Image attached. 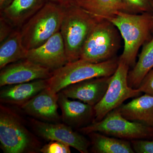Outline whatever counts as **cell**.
Returning a JSON list of instances; mask_svg holds the SVG:
<instances>
[{"instance_id": "obj_1", "label": "cell", "mask_w": 153, "mask_h": 153, "mask_svg": "<svg viewBox=\"0 0 153 153\" xmlns=\"http://www.w3.org/2000/svg\"><path fill=\"white\" fill-rule=\"evenodd\" d=\"M105 19L117 27L123 39L124 46L122 54L119 57L120 62L133 68L136 63L140 48L152 38V13L132 14L120 11Z\"/></svg>"}, {"instance_id": "obj_2", "label": "cell", "mask_w": 153, "mask_h": 153, "mask_svg": "<svg viewBox=\"0 0 153 153\" xmlns=\"http://www.w3.org/2000/svg\"><path fill=\"white\" fill-rule=\"evenodd\" d=\"M64 7L60 32L68 62H71L80 59L82 48L91 32L101 19L94 16L73 4Z\"/></svg>"}, {"instance_id": "obj_3", "label": "cell", "mask_w": 153, "mask_h": 153, "mask_svg": "<svg viewBox=\"0 0 153 153\" xmlns=\"http://www.w3.org/2000/svg\"><path fill=\"white\" fill-rule=\"evenodd\" d=\"M64 11V6L47 1L20 29L25 48H37L60 32Z\"/></svg>"}, {"instance_id": "obj_4", "label": "cell", "mask_w": 153, "mask_h": 153, "mask_svg": "<svg viewBox=\"0 0 153 153\" xmlns=\"http://www.w3.org/2000/svg\"><path fill=\"white\" fill-rule=\"evenodd\" d=\"M119 61L117 56L99 63L81 59L68 62L52 71V76L47 79L48 87L52 92L57 93L68 85L85 79L111 76L118 66Z\"/></svg>"}, {"instance_id": "obj_5", "label": "cell", "mask_w": 153, "mask_h": 153, "mask_svg": "<svg viewBox=\"0 0 153 153\" xmlns=\"http://www.w3.org/2000/svg\"><path fill=\"white\" fill-rule=\"evenodd\" d=\"M0 143L5 153L40 152L38 140L26 127L20 117L7 107L0 108Z\"/></svg>"}, {"instance_id": "obj_6", "label": "cell", "mask_w": 153, "mask_h": 153, "mask_svg": "<svg viewBox=\"0 0 153 153\" xmlns=\"http://www.w3.org/2000/svg\"><path fill=\"white\" fill-rule=\"evenodd\" d=\"M121 36L111 22L101 19L88 38L80 59L91 63H99L117 57L121 45Z\"/></svg>"}, {"instance_id": "obj_7", "label": "cell", "mask_w": 153, "mask_h": 153, "mask_svg": "<svg viewBox=\"0 0 153 153\" xmlns=\"http://www.w3.org/2000/svg\"><path fill=\"white\" fill-rule=\"evenodd\" d=\"M78 130L83 134L97 132L127 140L153 139L152 127L128 120L118 108L108 113L102 120L93 122Z\"/></svg>"}, {"instance_id": "obj_8", "label": "cell", "mask_w": 153, "mask_h": 153, "mask_svg": "<svg viewBox=\"0 0 153 153\" xmlns=\"http://www.w3.org/2000/svg\"><path fill=\"white\" fill-rule=\"evenodd\" d=\"M129 67L126 63L119 61L118 66L111 77L109 86L106 93L97 104L94 106V120H102L108 113L120 106L128 99L139 96L137 89L128 85V75Z\"/></svg>"}, {"instance_id": "obj_9", "label": "cell", "mask_w": 153, "mask_h": 153, "mask_svg": "<svg viewBox=\"0 0 153 153\" xmlns=\"http://www.w3.org/2000/svg\"><path fill=\"white\" fill-rule=\"evenodd\" d=\"M30 122L33 131L43 139L64 143L81 153L88 152L90 141L83 135L74 131L70 126L66 124L46 122L35 119H31Z\"/></svg>"}, {"instance_id": "obj_10", "label": "cell", "mask_w": 153, "mask_h": 153, "mask_svg": "<svg viewBox=\"0 0 153 153\" xmlns=\"http://www.w3.org/2000/svg\"><path fill=\"white\" fill-rule=\"evenodd\" d=\"M26 59L52 72L68 63L60 32L55 34L41 46L28 50Z\"/></svg>"}, {"instance_id": "obj_11", "label": "cell", "mask_w": 153, "mask_h": 153, "mask_svg": "<svg viewBox=\"0 0 153 153\" xmlns=\"http://www.w3.org/2000/svg\"><path fill=\"white\" fill-rule=\"evenodd\" d=\"M52 75L49 69L27 59L11 63L1 69L0 86L14 85L41 79H48Z\"/></svg>"}, {"instance_id": "obj_12", "label": "cell", "mask_w": 153, "mask_h": 153, "mask_svg": "<svg viewBox=\"0 0 153 153\" xmlns=\"http://www.w3.org/2000/svg\"><path fill=\"white\" fill-rule=\"evenodd\" d=\"M111 76L95 77L68 85L61 90L68 98L94 106L106 93Z\"/></svg>"}, {"instance_id": "obj_13", "label": "cell", "mask_w": 153, "mask_h": 153, "mask_svg": "<svg viewBox=\"0 0 153 153\" xmlns=\"http://www.w3.org/2000/svg\"><path fill=\"white\" fill-rule=\"evenodd\" d=\"M58 94L47 87L27 102L21 107L24 112L42 121L56 123L60 120Z\"/></svg>"}, {"instance_id": "obj_14", "label": "cell", "mask_w": 153, "mask_h": 153, "mask_svg": "<svg viewBox=\"0 0 153 153\" xmlns=\"http://www.w3.org/2000/svg\"><path fill=\"white\" fill-rule=\"evenodd\" d=\"M57 94L61 119L66 124L79 128L94 121V106L76 100H71L61 91Z\"/></svg>"}, {"instance_id": "obj_15", "label": "cell", "mask_w": 153, "mask_h": 153, "mask_svg": "<svg viewBox=\"0 0 153 153\" xmlns=\"http://www.w3.org/2000/svg\"><path fill=\"white\" fill-rule=\"evenodd\" d=\"M48 87L47 79L6 85L0 91V100L3 103L21 106Z\"/></svg>"}, {"instance_id": "obj_16", "label": "cell", "mask_w": 153, "mask_h": 153, "mask_svg": "<svg viewBox=\"0 0 153 153\" xmlns=\"http://www.w3.org/2000/svg\"><path fill=\"white\" fill-rule=\"evenodd\" d=\"M47 2V0H14L10 5L1 11V17L15 29H20Z\"/></svg>"}, {"instance_id": "obj_17", "label": "cell", "mask_w": 153, "mask_h": 153, "mask_svg": "<svg viewBox=\"0 0 153 153\" xmlns=\"http://www.w3.org/2000/svg\"><path fill=\"white\" fill-rule=\"evenodd\" d=\"M118 108L128 120L153 127V96L145 94Z\"/></svg>"}, {"instance_id": "obj_18", "label": "cell", "mask_w": 153, "mask_h": 153, "mask_svg": "<svg viewBox=\"0 0 153 153\" xmlns=\"http://www.w3.org/2000/svg\"><path fill=\"white\" fill-rule=\"evenodd\" d=\"M28 51L22 43L20 29H15L1 43L0 68L26 59Z\"/></svg>"}, {"instance_id": "obj_19", "label": "cell", "mask_w": 153, "mask_h": 153, "mask_svg": "<svg viewBox=\"0 0 153 153\" xmlns=\"http://www.w3.org/2000/svg\"><path fill=\"white\" fill-rule=\"evenodd\" d=\"M90 140L91 151L94 153H134L131 142L110 137L104 134L93 132L88 134Z\"/></svg>"}, {"instance_id": "obj_20", "label": "cell", "mask_w": 153, "mask_h": 153, "mask_svg": "<svg viewBox=\"0 0 153 153\" xmlns=\"http://www.w3.org/2000/svg\"><path fill=\"white\" fill-rule=\"evenodd\" d=\"M71 4L100 19L112 16L120 11L127 13L123 0H76Z\"/></svg>"}, {"instance_id": "obj_21", "label": "cell", "mask_w": 153, "mask_h": 153, "mask_svg": "<svg viewBox=\"0 0 153 153\" xmlns=\"http://www.w3.org/2000/svg\"><path fill=\"white\" fill-rule=\"evenodd\" d=\"M153 68V36L143 45L138 60L128 75L129 86L137 89L144 77Z\"/></svg>"}, {"instance_id": "obj_22", "label": "cell", "mask_w": 153, "mask_h": 153, "mask_svg": "<svg viewBox=\"0 0 153 153\" xmlns=\"http://www.w3.org/2000/svg\"><path fill=\"white\" fill-rule=\"evenodd\" d=\"M127 13L132 14L152 13V0H123Z\"/></svg>"}, {"instance_id": "obj_23", "label": "cell", "mask_w": 153, "mask_h": 153, "mask_svg": "<svg viewBox=\"0 0 153 153\" xmlns=\"http://www.w3.org/2000/svg\"><path fill=\"white\" fill-rule=\"evenodd\" d=\"M71 147L64 143L57 141H50L40 149L43 153H70Z\"/></svg>"}, {"instance_id": "obj_24", "label": "cell", "mask_w": 153, "mask_h": 153, "mask_svg": "<svg viewBox=\"0 0 153 153\" xmlns=\"http://www.w3.org/2000/svg\"><path fill=\"white\" fill-rule=\"evenodd\" d=\"M130 142L135 153H153V139L134 140Z\"/></svg>"}, {"instance_id": "obj_25", "label": "cell", "mask_w": 153, "mask_h": 153, "mask_svg": "<svg viewBox=\"0 0 153 153\" xmlns=\"http://www.w3.org/2000/svg\"><path fill=\"white\" fill-rule=\"evenodd\" d=\"M137 89L141 93L153 96V68L144 77Z\"/></svg>"}, {"instance_id": "obj_26", "label": "cell", "mask_w": 153, "mask_h": 153, "mask_svg": "<svg viewBox=\"0 0 153 153\" xmlns=\"http://www.w3.org/2000/svg\"><path fill=\"white\" fill-rule=\"evenodd\" d=\"M0 41L3 42L15 29L2 18L0 19Z\"/></svg>"}, {"instance_id": "obj_27", "label": "cell", "mask_w": 153, "mask_h": 153, "mask_svg": "<svg viewBox=\"0 0 153 153\" xmlns=\"http://www.w3.org/2000/svg\"><path fill=\"white\" fill-rule=\"evenodd\" d=\"M76 0H47V1L58 4L63 6L68 5L74 2Z\"/></svg>"}, {"instance_id": "obj_28", "label": "cell", "mask_w": 153, "mask_h": 153, "mask_svg": "<svg viewBox=\"0 0 153 153\" xmlns=\"http://www.w3.org/2000/svg\"><path fill=\"white\" fill-rule=\"evenodd\" d=\"M14 0H0V10L2 11L9 7Z\"/></svg>"}, {"instance_id": "obj_29", "label": "cell", "mask_w": 153, "mask_h": 153, "mask_svg": "<svg viewBox=\"0 0 153 153\" xmlns=\"http://www.w3.org/2000/svg\"><path fill=\"white\" fill-rule=\"evenodd\" d=\"M152 28H153V0H152Z\"/></svg>"}]
</instances>
